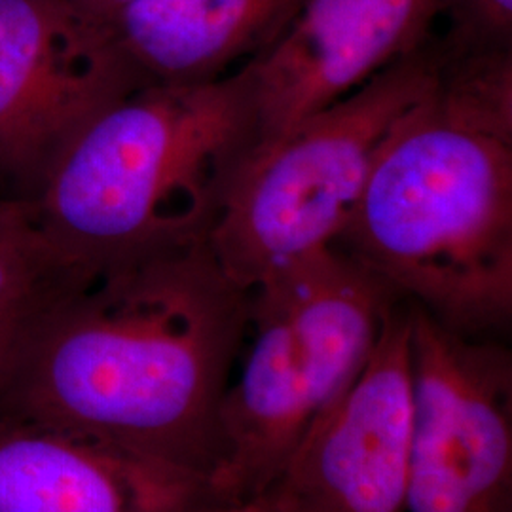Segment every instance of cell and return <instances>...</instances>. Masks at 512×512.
I'll list each match as a JSON object with an SVG mask.
<instances>
[{
  "mask_svg": "<svg viewBox=\"0 0 512 512\" xmlns=\"http://www.w3.org/2000/svg\"><path fill=\"white\" fill-rule=\"evenodd\" d=\"M251 291L209 239L82 277L40 317L4 389L19 420L107 440L209 480Z\"/></svg>",
  "mask_w": 512,
  "mask_h": 512,
  "instance_id": "1",
  "label": "cell"
},
{
  "mask_svg": "<svg viewBox=\"0 0 512 512\" xmlns=\"http://www.w3.org/2000/svg\"><path fill=\"white\" fill-rule=\"evenodd\" d=\"M435 88L387 141L342 251L469 336L512 317V50L440 40Z\"/></svg>",
  "mask_w": 512,
  "mask_h": 512,
  "instance_id": "2",
  "label": "cell"
},
{
  "mask_svg": "<svg viewBox=\"0 0 512 512\" xmlns=\"http://www.w3.org/2000/svg\"><path fill=\"white\" fill-rule=\"evenodd\" d=\"M256 147L241 67L207 84L150 82L67 148L33 202L40 228L80 274L205 241Z\"/></svg>",
  "mask_w": 512,
  "mask_h": 512,
  "instance_id": "3",
  "label": "cell"
},
{
  "mask_svg": "<svg viewBox=\"0 0 512 512\" xmlns=\"http://www.w3.org/2000/svg\"><path fill=\"white\" fill-rule=\"evenodd\" d=\"M440 59L431 37L357 92L253 150L209 236L226 274L251 291L296 256L336 243L387 141L435 88Z\"/></svg>",
  "mask_w": 512,
  "mask_h": 512,
  "instance_id": "4",
  "label": "cell"
},
{
  "mask_svg": "<svg viewBox=\"0 0 512 512\" xmlns=\"http://www.w3.org/2000/svg\"><path fill=\"white\" fill-rule=\"evenodd\" d=\"M410 319L406 512H512L511 351L414 304Z\"/></svg>",
  "mask_w": 512,
  "mask_h": 512,
  "instance_id": "5",
  "label": "cell"
},
{
  "mask_svg": "<svg viewBox=\"0 0 512 512\" xmlns=\"http://www.w3.org/2000/svg\"><path fill=\"white\" fill-rule=\"evenodd\" d=\"M145 84L74 0H0V175L35 202L82 129Z\"/></svg>",
  "mask_w": 512,
  "mask_h": 512,
  "instance_id": "6",
  "label": "cell"
},
{
  "mask_svg": "<svg viewBox=\"0 0 512 512\" xmlns=\"http://www.w3.org/2000/svg\"><path fill=\"white\" fill-rule=\"evenodd\" d=\"M412 319L399 300L368 363L296 444L262 495L272 512H406Z\"/></svg>",
  "mask_w": 512,
  "mask_h": 512,
  "instance_id": "7",
  "label": "cell"
},
{
  "mask_svg": "<svg viewBox=\"0 0 512 512\" xmlns=\"http://www.w3.org/2000/svg\"><path fill=\"white\" fill-rule=\"evenodd\" d=\"M439 16V0H302L274 42L241 65L258 147L416 52Z\"/></svg>",
  "mask_w": 512,
  "mask_h": 512,
  "instance_id": "8",
  "label": "cell"
},
{
  "mask_svg": "<svg viewBox=\"0 0 512 512\" xmlns=\"http://www.w3.org/2000/svg\"><path fill=\"white\" fill-rule=\"evenodd\" d=\"M209 480L107 440L37 421L0 425V512H196Z\"/></svg>",
  "mask_w": 512,
  "mask_h": 512,
  "instance_id": "9",
  "label": "cell"
},
{
  "mask_svg": "<svg viewBox=\"0 0 512 512\" xmlns=\"http://www.w3.org/2000/svg\"><path fill=\"white\" fill-rule=\"evenodd\" d=\"M249 330L253 344L247 361L220 403V458L211 476L220 501L266 494L321 414L283 302L270 281L251 289Z\"/></svg>",
  "mask_w": 512,
  "mask_h": 512,
  "instance_id": "10",
  "label": "cell"
},
{
  "mask_svg": "<svg viewBox=\"0 0 512 512\" xmlns=\"http://www.w3.org/2000/svg\"><path fill=\"white\" fill-rule=\"evenodd\" d=\"M262 281L279 293L323 412L357 380L403 298L338 245L296 256Z\"/></svg>",
  "mask_w": 512,
  "mask_h": 512,
  "instance_id": "11",
  "label": "cell"
},
{
  "mask_svg": "<svg viewBox=\"0 0 512 512\" xmlns=\"http://www.w3.org/2000/svg\"><path fill=\"white\" fill-rule=\"evenodd\" d=\"M300 2L133 0L105 23L148 82L207 84L270 46Z\"/></svg>",
  "mask_w": 512,
  "mask_h": 512,
  "instance_id": "12",
  "label": "cell"
},
{
  "mask_svg": "<svg viewBox=\"0 0 512 512\" xmlns=\"http://www.w3.org/2000/svg\"><path fill=\"white\" fill-rule=\"evenodd\" d=\"M82 277L42 232L35 203L0 196V304L50 302Z\"/></svg>",
  "mask_w": 512,
  "mask_h": 512,
  "instance_id": "13",
  "label": "cell"
},
{
  "mask_svg": "<svg viewBox=\"0 0 512 512\" xmlns=\"http://www.w3.org/2000/svg\"><path fill=\"white\" fill-rule=\"evenodd\" d=\"M448 33L440 38L454 52L512 50V0H439Z\"/></svg>",
  "mask_w": 512,
  "mask_h": 512,
  "instance_id": "14",
  "label": "cell"
},
{
  "mask_svg": "<svg viewBox=\"0 0 512 512\" xmlns=\"http://www.w3.org/2000/svg\"><path fill=\"white\" fill-rule=\"evenodd\" d=\"M57 298L50 302L0 304V395L10 384V378L18 366L21 353L27 346L40 317Z\"/></svg>",
  "mask_w": 512,
  "mask_h": 512,
  "instance_id": "15",
  "label": "cell"
},
{
  "mask_svg": "<svg viewBox=\"0 0 512 512\" xmlns=\"http://www.w3.org/2000/svg\"><path fill=\"white\" fill-rule=\"evenodd\" d=\"M86 14L99 21H107L112 18L118 10L128 6L133 0H74Z\"/></svg>",
  "mask_w": 512,
  "mask_h": 512,
  "instance_id": "16",
  "label": "cell"
},
{
  "mask_svg": "<svg viewBox=\"0 0 512 512\" xmlns=\"http://www.w3.org/2000/svg\"><path fill=\"white\" fill-rule=\"evenodd\" d=\"M196 512H272L264 497L249 501H217Z\"/></svg>",
  "mask_w": 512,
  "mask_h": 512,
  "instance_id": "17",
  "label": "cell"
}]
</instances>
